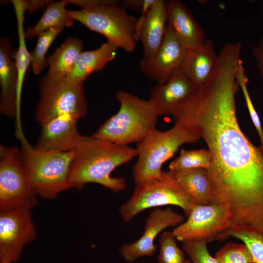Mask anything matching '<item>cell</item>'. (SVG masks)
<instances>
[{
    "label": "cell",
    "mask_w": 263,
    "mask_h": 263,
    "mask_svg": "<svg viewBox=\"0 0 263 263\" xmlns=\"http://www.w3.org/2000/svg\"><path fill=\"white\" fill-rule=\"evenodd\" d=\"M137 156V150L92 136H85L76 149L72 163L69 182L71 188H81L88 183L99 184L113 192L126 188L122 177H112V172Z\"/></svg>",
    "instance_id": "obj_2"
},
{
    "label": "cell",
    "mask_w": 263,
    "mask_h": 263,
    "mask_svg": "<svg viewBox=\"0 0 263 263\" xmlns=\"http://www.w3.org/2000/svg\"><path fill=\"white\" fill-rule=\"evenodd\" d=\"M252 53L263 80V38L260 41L258 45L253 49Z\"/></svg>",
    "instance_id": "obj_33"
},
{
    "label": "cell",
    "mask_w": 263,
    "mask_h": 263,
    "mask_svg": "<svg viewBox=\"0 0 263 263\" xmlns=\"http://www.w3.org/2000/svg\"><path fill=\"white\" fill-rule=\"evenodd\" d=\"M195 205L171 171H163L158 177L136 185L131 197L120 207L119 212L122 219L129 222L145 209L173 205L181 208L188 217Z\"/></svg>",
    "instance_id": "obj_7"
},
{
    "label": "cell",
    "mask_w": 263,
    "mask_h": 263,
    "mask_svg": "<svg viewBox=\"0 0 263 263\" xmlns=\"http://www.w3.org/2000/svg\"><path fill=\"white\" fill-rule=\"evenodd\" d=\"M83 44L75 37H70L49 56L47 61L49 70L45 76L52 79L66 77L72 72L74 67L82 53Z\"/></svg>",
    "instance_id": "obj_22"
},
{
    "label": "cell",
    "mask_w": 263,
    "mask_h": 263,
    "mask_svg": "<svg viewBox=\"0 0 263 263\" xmlns=\"http://www.w3.org/2000/svg\"><path fill=\"white\" fill-rule=\"evenodd\" d=\"M69 3H71V0L49 1L39 20L25 32L26 38L32 39L40 33L54 27L72 26L74 20L69 17L66 8Z\"/></svg>",
    "instance_id": "obj_24"
},
{
    "label": "cell",
    "mask_w": 263,
    "mask_h": 263,
    "mask_svg": "<svg viewBox=\"0 0 263 263\" xmlns=\"http://www.w3.org/2000/svg\"><path fill=\"white\" fill-rule=\"evenodd\" d=\"M232 225V213L225 205H195L186 221L172 231L177 241L207 242L220 240Z\"/></svg>",
    "instance_id": "obj_10"
},
{
    "label": "cell",
    "mask_w": 263,
    "mask_h": 263,
    "mask_svg": "<svg viewBox=\"0 0 263 263\" xmlns=\"http://www.w3.org/2000/svg\"><path fill=\"white\" fill-rule=\"evenodd\" d=\"M79 10H68L69 17L89 29L104 36L107 41L128 53L135 49L138 18L129 15L116 0H78Z\"/></svg>",
    "instance_id": "obj_3"
},
{
    "label": "cell",
    "mask_w": 263,
    "mask_h": 263,
    "mask_svg": "<svg viewBox=\"0 0 263 263\" xmlns=\"http://www.w3.org/2000/svg\"><path fill=\"white\" fill-rule=\"evenodd\" d=\"M184 217L170 207L152 210L147 220L142 235L131 244L122 245L120 253L127 262L132 263L143 257H151L156 252L155 238L162 231L170 226H177L184 222Z\"/></svg>",
    "instance_id": "obj_13"
},
{
    "label": "cell",
    "mask_w": 263,
    "mask_h": 263,
    "mask_svg": "<svg viewBox=\"0 0 263 263\" xmlns=\"http://www.w3.org/2000/svg\"><path fill=\"white\" fill-rule=\"evenodd\" d=\"M236 77L239 87L241 88L242 91L250 116L259 135L261 146H263V130L262 126L260 119L255 109L247 89V84L248 79L245 74L243 62L241 58L239 59L237 65Z\"/></svg>",
    "instance_id": "obj_29"
},
{
    "label": "cell",
    "mask_w": 263,
    "mask_h": 263,
    "mask_svg": "<svg viewBox=\"0 0 263 263\" xmlns=\"http://www.w3.org/2000/svg\"></svg>",
    "instance_id": "obj_34"
},
{
    "label": "cell",
    "mask_w": 263,
    "mask_h": 263,
    "mask_svg": "<svg viewBox=\"0 0 263 263\" xmlns=\"http://www.w3.org/2000/svg\"><path fill=\"white\" fill-rule=\"evenodd\" d=\"M233 237L241 240L247 247L254 263H263V226H232L220 240Z\"/></svg>",
    "instance_id": "obj_25"
},
{
    "label": "cell",
    "mask_w": 263,
    "mask_h": 263,
    "mask_svg": "<svg viewBox=\"0 0 263 263\" xmlns=\"http://www.w3.org/2000/svg\"><path fill=\"white\" fill-rule=\"evenodd\" d=\"M64 27L58 26L50 29L38 35L35 49L30 53L31 65L34 73L39 75L48 65L46 55L56 37Z\"/></svg>",
    "instance_id": "obj_26"
},
{
    "label": "cell",
    "mask_w": 263,
    "mask_h": 263,
    "mask_svg": "<svg viewBox=\"0 0 263 263\" xmlns=\"http://www.w3.org/2000/svg\"><path fill=\"white\" fill-rule=\"evenodd\" d=\"M11 2L15 12L19 37L18 49L15 55H12V56L15 57L18 70V100L20 107L22 86L26 72L31 64L30 53L28 51L26 47L23 27L24 14L26 10H28V5L27 0H13Z\"/></svg>",
    "instance_id": "obj_23"
},
{
    "label": "cell",
    "mask_w": 263,
    "mask_h": 263,
    "mask_svg": "<svg viewBox=\"0 0 263 263\" xmlns=\"http://www.w3.org/2000/svg\"><path fill=\"white\" fill-rule=\"evenodd\" d=\"M119 109L92 135L119 145L142 141L155 129L158 115L149 100L120 90L116 94Z\"/></svg>",
    "instance_id": "obj_4"
},
{
    "label": "cell",
    "mask_w": 263,
    "mask_h": 263,
    "mask_svg": "<svg viewBox=\"0 0 263 263\" xmlns=\"http://www.w3.org/2000/svg\"><path fill=\"white\" fill-rule=\"evenodd\" d=\"M27 178L21 150L0 146V211L31 209L38 202Z\"/></svg>",
    "instance_id": "obj_8"
},
{
    "label": "cell",
    "mask_w": 263,
    "mask_h": 263,
    "mask_svg": "<svg viewBox=\"0 0 263 263\" xmlns=\"http://www.w3.org/2000/svg\"><path fill=\"white\" fill-rule=\"evenodd\" d=\"M167 24L188 50L195 49L206 41L205 33L191 11L181 1H165Z\"/></svg>",
    "instance_id": "obj_17"
},
{
    "label": "cell",
    "mask_w": 263,
    "mask_h": 263,
    "mask_svg": "<svg viewBox=\"0 0 263 263\" xmlns=\"http://www.w3.org/2000/svg\"><path fill=\"white\" fill-rule=\"evenodd\" d=\"M197 88L180 70L163 84L157 83L151 89L149 101L158 116L169 114L192 96Z\"/></svg>",
    "instance_id": "obj_16"
},
{
    "label": "cell",
    "mask_w": 263,
    "mask_h": 263,
    "mask_svg": "<svg viewBox=\"0 0 263 263\" xmlns=\"http://www.w3.org/2000/svg\"><path fill=\"white\" fill-rule=\"evenodd\" d=\"M36 237L31 209L0 211V263L18 261L24 246Z\"/></svg>",
    "instance_id": "obj_11"
},
{
    "label": "cell",
    "mask_w": 263,
    "mask_h": 263,
    "mask_svg": "<svg viewBox=\"0 0 263 263\" xmlns=\"http://www.w3.org/2000/svg\"><path fill=\"white\" fill-rule=\"evenodd\" d=\"M167 26L165 1L156 0L148 10L138 18L136 38L140 40L143 48L142 60L153 57L164 38Z\"/></svg>",
    "instance_id": "obj_15"
},
{
    "label": "cell",
    "mask_w": 263,
    "mask_h": 263,
    "mask_svg": "<svg viewBox=\"0 0 263 263\" xmlns=\"http://www.w3.org/2000/svg\"><path fill=\"white\" fill-rule=\"evenodd\" d=\"M188 52L167 24L164 38L157 53L151 59L142 60L140 70L150 80L164 83L181 70Z\"/></svg>",
    "instance_id": "obj_12"
},
{
    "label": "cell",
    "mask_w": 263,
    "mask_h": 263,
    "mask_svg": "<svg viewBox=\"0 0 263 263\" xmlns=\"http://www.w3.org/2000/svg\"><path fill=\"white\" fill-rule=\"evenodd\" d=\"M211 156L207 149L187 150L182 149L179 156L169 165V170L204 168L207 169L211 163Z\"/></svg>",
    "instance_id": "obj_27"
},
{
    "label": "cell",
    "mask_w": 263,
    "mask_h": 263,
    "mask_svg": "<svg viewBox=\"0 0 263 263\" xmlns=\"http://www.w3.org/2000/svg\"><path fill=\"white\" fill-rule=\"evenodd\" d=\"M177 241L172 231H164L160 234L158 263H191L178 246Z\"/></svg>",
    "instance_id": "obj_28"
},
{
    "label": "cell",
    "mask_w": 263,
    "mask_h": 263,
    "mask_svg": "<svg viewBox=\"0 0 263 263\" xmlns=\"http://www.w3.org/2000/svg\"><path fill=\"white\" fill-rule=\"evenodd\" d=\"M235 64L219 61L211 78L171 115L202 138L211 156L207 169L212 204L226 205L233 225H263V146L254 145L241 129L235 95Z\"/></svg>",
    "instance_id": "obj_1"
},
{
    "label": "cell",
    "mask_w": 263,
    "mask_h": 263,
    "mask_svg": "<svg viewBox=\"0 0 263 263\" xmlns=\"http://www.w3.org/2000/svg\"><path fill=\"white\" fill-rule=\"evenodd\" d=\"M214 257L219 263H254L244 244L228 243L216 253Z\"/></svg>",
    "instance_id": "obj_30"
},
{
    "label": "cell",
    "mask_w": 263,
    "mask_h": 263,
    "mask_svg": "<svg viewBox=\"0 0 263 263\" xmlns=\"http://www.w3.org/2000/svg\"><path fill=\"white\" fill-rule=\"evenodd\" d=\"M10 38L0 40V112L9 117H19L20 107L18 100V74L15 61L12 60Z\"/></svg>",
    "instance_id": "obj_18"
},
{
    "label": "cell",
    "mask_w": 263,
    "mask_h": 263,
    "mask_svg": "<svg viewBox=\"0 0 263 263\" xmlns=\"http://www.w3.org/2000/svg\"><path fill=\"white\" fill-rule=\"evenodd\" d=\"M118 47L107 41L99 48L82 52L70 75L65 78L68 81L83 84L92 74L103 69L116 56Z\"/></svg>",
    "instance_id": "obj_20"
},
{
    "label": "cell",
    "mask_w": 263,
    "mask_h": 263,
    "mask_svg": "<svg viewBox=\"0 0 263 263\" xmlns=\"http://www.w3.org/2000/svg\"><path fill=\"white\" fill-rule=\"evenodd\" d=\"M207 242L190 241L183 243V249L189 257L191 263H219L209 253Z\"/></svg>",
    "instance_id": "obj_31"
},
{
    "label": "cell",
    "mask_w": 263,
    "mask_h": 263,
    "mask_svg": "<svg viewBox=\"0 0 263 263\" xmlns=\"http://www.w3.org/2000/svg\"><path fill=\"white\" fill-rule=\"evenodd\" d=\"M156 0H125L119 1V4L125 9L130 8L142 13L150 9Z\"/></svg>",
    "instance_id": "obj_32"
},
{
    "label": "cell",
    "mask_w": 263,
    "mask_h": 263,
    "mask_svg": "<svg viewBox=\"0 0 263 263\" xmlns=\"http://www.w3.org/2000/svg\"><path fill=\"white\" fill-rule=\"evenodd\" d=\"M217 61L214 43L210 39H207L200 46L188 50L181 71L198 89L211 78Z\"/></svg>",
    "instance_id": "obj_19"
},
{
    "label": "cell",
    "mask_w": 263,
    "mask_h": 263,
    "mask_svg": "<svg viewBox=\"0 0 263 263\" xmlns=\"http://www.w3.org/2000/svg\"><path fill=\"white\" fill-rule=\"evenodd\" d=\"M21 152L28 181L38 196L53 199L71 188L69 174L74 150L41 151L20 136Z\"/></svg>",
    "instance_id": "obj_5"
},
{
    "label": "cell",
    "mask_w": 263,
    "mask_h": 263,
    "mask_svg": "<svg viewBox=\"0 0 263 263\" xmlns=\"http://www.w3.org/2000/svg\"><path fill=\"white\" fill-rule=\"evenodd\" d=\"M78 119L70 115H63L42 124L35 148L41 151L74 150L85 137L78 132Z\"/></svg>",
    "instance_id": "obj_14"
},
{
    "label": "cell",
    "mask_w": 263,
    "mask_h": 263,
    "mask_svg": "<svg viewBox=\"0 0 263 263\" xmlns=\"http://www.w3.org/2000/svg\"><path fill=\"white\" fill-rule=\"evenodd\" d=\"M170 171L196 204H212L211 187L207 169L196 168Z\"/></svg>",
    "instance_id": "obj_21"
},
{
    "label": "cell",
    "mask_w": 263,
    "mask_h": 263,
    "mask_svg": "<svg viewBox=\"0 0 263 263\" xmlns=\"http://www.w3.org/2000/svg\"><path fill=\"white\" fill-rule=\"evenodd\" d=\"M40 89L36 119L41 125L60 115H70L77 119L85 115L87 103L82 84L70 82L65 77L44 76L40 81Z\"/></svg>",
    "instance_id": "obj_9"
},
{
    "label": "cell",
    "mask_w": 263,
    "mask_h": 263,
    "mask_svg": "<svg viewBox=\"0 0 263 263\" xmlns=\"http://www.w3.org/2000/svg\"><path fill=\"white\" fill-rule=\"evenodd\" d=\"M200 138L196 133L178 124L166 131L154 129L138 143L136 148L138 159L132 170L135 184L160 176L163 165L181 145L196 142Z\"/></svg>",
    "instance_id": "obj_6"
}]
</instances>
